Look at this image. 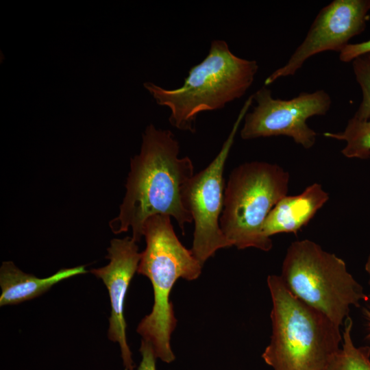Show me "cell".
Here are the masks:
<instances>
[{"label":"cell","mask_w":370,"mask_h":370,"mask_svg":"<svg viewBox=\"0 0 370 370\" xmlns=\"http://www.w3.org/2000/svg\"><path fill=\"white\" fill-rule=\"evenodd\" d=\"M253 98L256 106L244 117L241 130L243 140L286 136L305 149L314 146L317 136L307 120L325 114L332 103L330 95L323 90L303 92L291 99L283 100L273 98L271 90L264 86Z\"/></svg>","instance_id":"ba28073f"},{"label":"cell","mask_w":370,"mask_h":370,"mask_svg":"<svg viewBox=\"0 0 370 370\" xmlns=\"http://www.w3.org/2000/svg\"><path fill=\"white\" fill-rule=\"evenodd\" d=\"M272 334L262 357L273 370H325L343 341L340 326L270 275Z\"/></svg>","instance_id":"7a4b0ae2"},{"label":"cell","mask_w":370,"mask_h":370,"mask_svg":"<svg viewBox=\"0 0 370 370\" xmlns=\"http://www.w3.org/2000/svg\"><path fill=\"white\" fill-rule=\"evenodd\" d=\"M180 144L171 131L149 124L143 134L140 151L131 158L126 193L119 215L110 222L115 234L132 229L137 243L143 225L153 215L173 217L185 234L193 217L184 202V188L194 175L191 159L179 157Z\"/></svg>","instance_id":"6da1fadb"},{"label":"cell","mask_w":370,"mask_h":370,"mask_svg":"<svg viewBox=\"0 0 370 370\" xmlns=\"http://www.w3.org/2000/svg\"><path fill=\"white\" fill-rule=\"evenodd\" d=\"M353 70L361 90L362 98L353 117L360 121L370 119V53L353 60Z\"/></svg>","instance_id":"9a60e30c"},{"label":"cell","mask_w":370,"mask_h":370,"mask_svg":"<svg viewBox=\"0 0 370 370\" xmlns=\"http://www.w3.org/2000/svg\"><path fill=\"white\" fill-rule=\"evenodd\" d=\"M367 321H368V328H369V335L368 337L370 338V311H367Z\"/></svg>","instance_id":"d6986e66"},{"label":"cell","mask_w":370,"mask_h":370,"mask_svg":"<svg viewBox=\"0 0 370 370\" xmlns=\"http://www.w3.org/2000/svg\"><path fill=\"white\" fill-rule=\"evenodd\" d=\"M369 53H370V40L360 43H349L339 53V59L343 62H348Z\"/></svg>","instance_id":"2e32d148"},{"label":"cell","mask_w":370,"mask_h":370,"mask_svg":"<svg viewBox=\"0 0 370 370\" xmlns=\"http://www.w3.org/2000/svg\"><path fill=\"white\" fill-rule=\"evenodd\" d=\"M280 276L293 295L339 326L351 306L369 299L343 259L308 239L289 245Z\"/></svg>","instance_id":"5b68a950"},{"label":"cell","mask_w":370,"mask_h":370,"mask_svg":"<svg viewBox=\"0 0 370 370\" xmlns=\"http://www.w3.org/2000/svg\"><path fill=\"white\" fill-rule=\"evenodd\" d=\"M290 174L276 164L245 162L231 172L224 190L221 229L231 246L269 251L271 238L262 231L273 207L287 195Z\"/></svg>","instance_id":"8992f818"},{"label":"cell","mask_w":370,"mask_h":370,"mask_svg":"<svg viewBox=\"0 0 370 370\" xmlns=\"http://www.w3.org/2000/svg\"><path fill=\"white\" fill-rule=\"evenodd\" d=\"M110 262L90 272L106 285L110 299L108 338L119 344L125 370H134L135 365L127 343L124 317L125 299L130 283L137 271L141 258L138 247L132 237L114 238L110 241L106 256Z\"/></svg>","instance_id":"30bf717a"},{"label":"cell","mask_w":370,"mask_h":370,"mask_svg":"<svg viewBox=\"0 0 370 370\" xmlns=\"http://www.w3.org/2000/svg\"><path fill=\"white\" fill-rule=\"evenodd\" d=\"M146 247L141 252L137 273L147 277L153 286L151 312L139 323L137 332L153 346L156 358L170 363L175 355L170 345L177 320L169 295L179 278L197 279L202 264L178 239L166 215L149 217L143 225Z\"/></svg>","instance_id":"3957f363"},{"label":"cell","mask_w":370,"mask_h":370,"mask_svg":"<svg viewBox=\"0 0 370 370\" xmlns=\"http://www.w3.org/2000/svg\"><path fill=\"white\" fill-rule=\"evenodd\" d=\"M342 346L325 370H370V347H356L352 340L353 321L348 317L344 323Z\"/></svg>","instance_id":"4fadbf2b"},{"label":"cell","mask_w":370,"mask_h":370,"mask_svg":"<svg viewBox=\"0 0 370 370\" xmlns=\"http://www.w3.org/2000/svg\"><path fill=\"white\" fill-rule=\"evenodd\" d=\"M86 273L85 267L82 265L62 269L49 277L39 278L22 271L11 261L3 262L0 269V306L17 304L34 299L62 280Z\"/></svg>","instance_id":"7c38bea8"},{"label":"cell","mask_w":370,"mask_h":370,"mask_svg":"<svg viewBox=\"0 0 370 370\" xmlns=\"http://www.w3.org/2000/svg\"><path fill=\"white\" fill-rule=\"evenodd\" d=\"M258 70L256 60L234 55L224 40L211 42L208 55L189 71L184 83L165 89L152 82L144 84L156 103L170 110L169 121L177 130L194 132L199 114L223 108L242 97Z\"/></svg>","instance_id":"277c9868"},{"label":"cell","mask_w":370,"mask_h":370,"mask_svg":"<svg viewBox=\"0 0 370 370\" xmlns=\"http://www.w3.org/2000/svg\"><path fill=\"white\" fill-rule=\"evenodd\" d=\"M369 11L370 0H334L323 8L301 45L284 66L266 78L264 85L293 75L314 55L325 51L340 53L351 38L364 31Z\"/></svg>","instance_id":"9c48e42d"},{"label":"cell","mask_w":370,"mask_h":370,"mask_svg":"<svg viewBox=\"0 0 370 370\" xmlns=\"http://www.w3.org/2000/svg\"><path fill=\"white\" fill-rule=\"evenodd\" d=\"M140 352L142 359L138 370H156V356L152 345L149 341L142 338Z\"/></svg>","instance_id":"e0dca14e"},{"label":"cell","mask_w":370,"mask_h":370,"mask_svg":"<svg viewBox=\"0 0 370 370\" xmlns=\"http://www.w3.org/2000/svg\"><path fill=\"white\" fill-rule=\"evenodd\" d=\"M365 268L366 272L367 273V274L369 275L368 283H369V288H370V253H369V256L367 257ZM368 296H369V297H370V290H369V293Z\"/></svg>","instance_id":"ac0fdd59"},{"label":"cell","mask_w":370,"mask_h":370,"mask_svg":"<svg viewBox=\"0 0 370 370\" xmlns=\"http://www.w3.org/2000/svg\"><path fill=\"white\" fill-rule=\"evenodd\" d=\"M253 101L251 95L241 110L219 153L207 167L194 174L184 190V205L195 224L190 250L202 265L217 250L232 247L220 227L225 190L223 171L238 127Z\"/></svg>","instance_id":"52a82bcc"},{"label":"cell","mask_w":370,"mask_h":370,"mask_svg":"<svg viewBox=\"0 0 370 370\" xmlns=\"http://www.w3.org/2000/svg\"><path fill=\"white\" fill-rule=\"evenodd\" d=\"M323 136L346 143L341 150L347 158L367 159L370 158V119L360 121L350 119L343 132H325Z\"/></svg>","instance_id":"5bb4252c"},{"label":"cell","mask_w":370,"mask_h":370,"mask_svg":"<svg viewBox=\"0 0 370 370\" xmlns=\"http://www.w3.org/2000/svg\"><path fill=\"white\" fill-rule=\"evenodd\" d=\"M329 194L318 183L297 195L285 196L268 214L262 227L266 237L281 233L297 234L328 201Z\"/></svg>","instance_id":"8fae6325"}]
</instances>
